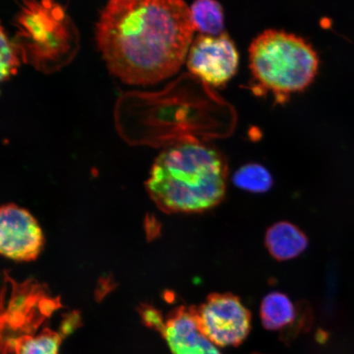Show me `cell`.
Here are the masks:
<instances>
[{
    "mask_svg": "<svg viewBox=\"0 0 354 354\" xmlns=\"http://www.w3.org/2000/svg\"><path fill=\"white\" fill-rule=\"evenodd\" d=\"M270 254L279 261L296 258L307 249L308 238L295 225L281 221L272 225L265 236Z\"/></svg>",
    "mask_w": 354,
    "mask_h": 354,
    "instance_id": "cell-9",
    "label": "cell"
},
{
    "mask_svg": "<svg viewBox=\"0 0 354 354\" xmlns=\"http://www.w3.org/2000/svg\"><path fill=\"white\" fill-rule=\"evenodd\" d=\"M261 319L266 328L276 331H291L299 320V308L287 295L272 292L263 299ZM300 322V321H299Z\"/></svg>",
    "mask_w": 354,
    "mask_h": 354,
    "instance_id": "cell-10",
    "label": "cell"
},
{
    "mask_svg": "<svg viewBox=\"0 0 354 354\" xmlns=\"http://www.w3.org/2000/svg\"><path fill=\"white\" fill-rule=\"evenodd\" d=\"M162 331L174 354H221L218 347L202 331L197 308L176 310L163 326Z\"/></svg>",
    "mask_w": 354,
    "mask_h": 354,
    "instance_id": "cell-8",
    "label": "cell"
},
{
    "mask_svg": "<svg viewBox=\"0 0 354 354\" xmlns=\"http://www.w3.org/2000/svg\"><path fill=\"white\" fill-rule=\"evenodd\" d=\"M41 228L28 210L15 205H3L0 214V251L6 258L29 262L43 249Z\"/></svg>",
    "mask_w": 354,
    "mask_h": 354,
    "instance_id": "cell-7",
    "label": "cell"
},
{
    "mask_svg": "<svg viewBox=\"0 0 354 354\" xmlns=\"http://www.w3.org/2000/svg\"><path fill=\"white\" fill-rule=\"evenodd\" d=\"M240 55L228 34L199 35L190 46L187 68L207 85H225L236 74Z\"/></svg>",
    "mask_w": 354,
    "mask_h": 354,
    "instance_id": "cell-6",
    "label": "cell"
},
{
    "mask_svg": "<svg viewBox=\"0 0 354 354\" xmlns=\"http://www.w3.org/2000/svg\"><path fill=\"white\" fill-rule=\"evenodd\" d=\"M22 59L21 52L15 41L1 28V64H0V79L6 82L17 73Z\"/></svg>",
    "mask_w": 354,
    "mask_h": 354,
    "instance_id": "cell-13",
    "label": "cell"
},
{
    "mask_svg": "<svg viewBox=\"0 0 354 354\" xmlns=\"http://www.w3.org/2000/svg\"><path fill=\"white\" fill-rule=\"evenodd\" d=\"M250 68L257 88L283 103L315 79L320 60L311 44L281 30H267L252 41Z\"/></svg>",
    "mask_w": 354,
    "mask_h": 354,
    "instance_id": "cell-3",
    "label": "cell"
},
{
    "mask_svg": "<svg viewBox=\"0 0 354 354\" xmlns=\"http://www.w3.org/2000/svg\"><path fill=\"white\" fill-rule=\"evenodd\" d=\"M15 22L22 59L39 72H55L76 55L77 30L55 0H21Z\"/></svg>",
    "mask_w": 354,
    "mask_h": 354,
    "instance_id": "cell-4",
    "label": "cell"
},
{
    "mask_svg": "<svg viewBox=\"0 0 354 354\" xmlns=\"http://www.w3.org/2000/svg\"><path fill=\"white\" fill-rule=\"evenodd\" d=\"M197 317L203 333L218 347L237 346L251 328V315L240 299L231 294L209 296Z\"/></svg>",
    "mask_w": 354,
    "mask_h": 354,
    "instance_id": "cell-5",
    "label": "cell"
},
{
    "mask_svg": "<svg viewBox=\"0 0 354 354\" xmlns=\"http://www.w3.org/2000/svg\"><path fill=\"white\" fill-rule=\"evenodd\" d=\"M59 335L50 330L44 331L35 337H26L17 345V354H59Z\"/></svg>",
    "mask_w": 354,
    "mask_h": 354,
    "instance_id": "cell-14",
    "label": "cell"
},
{
    "mask_svg": "<svg viewBox=\"0 0 354 354\" xmlns=\"http://www.w3.org/2000/svg\"><path fill=\"white\" fill-rule=\"evenodd\" d=\"M194 32L184 0H110L96 26V41L115 77L149 85L178 72Z\"/></svg>",
    "mask_w": 354,
    "mask_h": 354,
    "instance_id": "cell-1",
    "label": "cell"
},
{
    "mask_svg": "<svg viewBox=\"0 0 354 354\" xmlns=\"http://www.w3.org/2000/svg\"><path fill=\"white\" fill-rule=\"evenodd\" d=\"M233 183L237 187L247 192L263 193L271 189L273 181L272 175L263 166L251 163L236 171Z\"/></svg>",
    "mask_w": 354,
    "mask_h": 354,
    "instance_id": "cell-12",
    "label": "cell"
},
{
    "mask_svg": "<svg viewBox=\"0 0 354 354\" xmlns=\"http://www.w3.org/2000/svg\"><path fill=\"white\" fill-rule=\"evenodd\" d=\"M227 174L218 151L197 140H185L159 155L147 188L162 211L203 212L223 201Z\"/></svg>",
    "mask_w": 354,
    "mask_h": 354,
    "instance_id": "cell-2",
    "label": "cell"
},
{
    "mask_svg": "<svg viewBox=\"0 0 354 354\" xmlns=\"http://www.w3.org/2000/svg\"><path fill=\"white\" fill-rule=\"evenodd\" d=\"M189 8L194 29L199 33L207 35L223 33L224 11L218 0H196Z\"/></svg>",
    "mask_w": 354,
    "mask_h": 354,
    "instance_id": "cell-11",
    "label": "cell"
}]
</instances>
